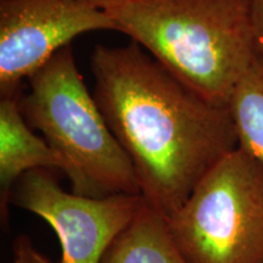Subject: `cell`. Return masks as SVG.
Segmentation results:
<instances>
[{"mask_svg": "<svg viewBox=\"0 0 263 263\" xmlns=\"http://www.w3.org/2000/svg\"><path fill=\"white\" fill-rule=\"evenodd\" d=\"M166 219L190 263H263V166L236 146Z\"/></svg>", "mask_w": 263, "mask_h": 263, "instance_id": "4", "label": "cell"}, {"mask_svg": "<svg viewBox=\"0 0 263 263\" xmlns=\"http://www.w3.org/2000/svg\"><path fill=\"white\" fill-rule=\"evenodd\" d=\"M228 107L239 145L263 166V59L258 55L236 84Z\"/></svg>", "mask_w": 263, "mask_h": 263, "instance_id": "9", "label": "cell"}, {"mask_svg": "<svg viewBox=\"0 0 263 263\" xmlns=\"http://www.w3.org/2000/svg\"><path fill=\"white\" fill-rule=\"evenodd\" d=\"M22 115L64 162L71 192L90 197L139 194L133 164L78 71L70 45L28 78Z\"/></svg>", "mask_w": 263, "mask_h": 263, "instance_id": "3", "label": "cell"}, {"mask_svg": "<svg viewBox=\"0 0 263 263\" xmlns=\"http://www.w3.org/2000/svg\"><path fill=\"white\" fill-rule=\"evenodd\" d=\"M252 24L256 50L258 57L263 59V0H252Z\"/></svg>", "mask_w": 263, "mask_h": 263, "instance_id": "11", "label": "cell"}, {"mask_svg": "<svg viewBox=\"0 0 263 263\" xmlns=\"http://www.w3.org/2000/svg\"><path fill=\"white\" fill-rule=\"evenodd\" d=\"M14 263H52L41 254L26 235H20L14 241Z\"/></svg>", "mask_w": 263, "mask_h": 263, "instance_id": "10", "label": "cell"}, {"mask_svg": "<svg viewBox=\"0 0 263 263\" xmlns=\"http://www.w3.org/2000/svg\"><path fill=\"white\" fill-rule=\"evenodd\" d=\"M100 263H190L171 234L166 217L147 203L116 236Z\"/></svg>", "mask_w": 263, "mask_h": 263, "instance_id": "8", "label": "cell"}, {"mask_svg": "<svg viewBox=\"0 0 263 263\" xmlns=\"http://www.w3.org/2000/svg\"><path fill=\"white\" fill-rule=\"evenodd\" d=\"M117 31L105 10L82 0L0 2V93L18 98L24 80L43 67L76 37Z\"/></svg>", "mask_w": 263, "mask_h": 263, "instance_id": "6", "label": "cell"}, {"mask_svg": "<svg viewBox=\"0 0 263 263\" xmlns=\"http://www.w3.org/2000/svg\"><path fill=\"white\" fill-rule=\"evenodd\" d=\"M106 12L118 32L218 105L228 106L257 57L252 0H130Z\"/></svg>", "mask_w": 263, "mask_h": 263, "instance_id": "2", "label": "cell"}, {"mask_svg": "<svg viewBox=\"0 0 263 263\" xmlns=\"http://www.w3.org/2000/svg\"><path fill=\"white\" fill-rule=\"evenodd\" d=\"M20 108L18 98L0 100V205L8 215L15 183L33 170L64 171V162L44 138L37 136Z\"/></svg>", "mask_w": 263, "mask_h": 263, "instance_id": "7", "label": "cell"}, {"mask_svg": "<svg viewBox=\"0 0 263 263\" xmlns=\"http://www.w3.org/2000/svg\"><path fill=\"white\" fill-rule=\"evenodd\" d=\"M94 99L133 164L140 195L163 217L239 146L229 107L202 97L137 42L97 45Z\"/></svg>", "mask_w": 263, "mask_h": 263, "instance_id": "1", "label": "cell"}, {"mask_svg": "<svg viewBox=\"0 0 263 263\" xmlns=\"http://www.w3.org/2000/svg\"><path fill=\"white\" fill-rule=\"evenodd\" d=\"M82 2H85L88 3V4L94 5L97 6V8L106 11L108 9H112L115 6L124 4V3L130 2V0H82Z\"/></svg>", "mask_w": 263, "mask_h": 263, "instance_id": "12", "label": "cell"}, {"mask_svg": "<svg viewBox=\"0 0 263 263\" xmlns=\"http://www.w3.org/2000/svg\"><path fill=\"white\" fill-rule=\"evenodd\" d=\"M10 203L41 217L57 233L60 263H100L105 251L138 216L139 194L90 197L66 192L51 170H33L15 183Z\"/></svg>", "mask_w": 263, "mask_h": 263, "instance_id": "5", "label": "cell"}]
</instances>
